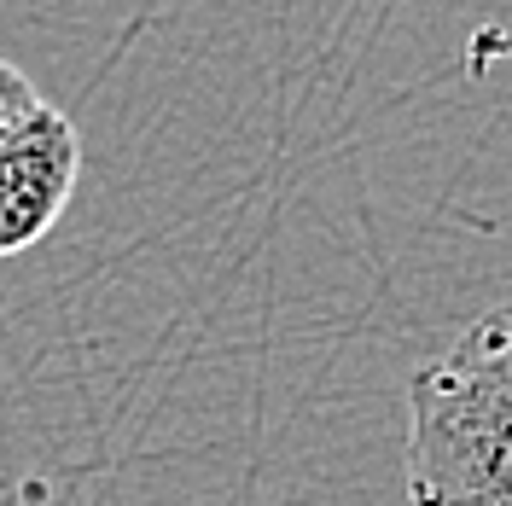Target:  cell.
Listing matches in <instances>:
<instances>
[{
  "label": "cell",
  "instance_id": "6da1fadb",
  "mask_svg": "<svg viewBox=\"0 0 512 506\" xmlns=\"http://www.w3.org/2000/svg\"><path fill=\"white\" fill-rule=\"evenodd\" d=\"M408 506H512V303L408 384Z\"/></svg>",
  "mask_w": 512,
  "mask_h": 506
},
{
  "label": "cell",
  "instance_id": "7a4b0ae2",
  "mask_svg": "<svg viewBox=\"0 0 512 506\" xmlns=\"http://www.w3.org/2000/svg\"><path fill=\"white\" fill-rule=\"evenodd\" d=\"M82 181V134L59 105H35L0 134V256L41 245Z\"/></svg>",
  "mask_w": 512,
  "mask_h": 506
},
{
  "label": "cell",
  "instance_id": "3957f363",
  "mask_svg": "<svg viewBox=\"0 0 512 506\" xmlns=\"http://www.w3.org/2000/svg\"><path fill=\"white\" fill-rule=\"evenodd\" d=\"M35 105H41V88H35L12 59H0V134H6L12 123H24Z\"/></svg>",
  "mask_w": 512,
  "mask_h": 506
}]
</instances>
